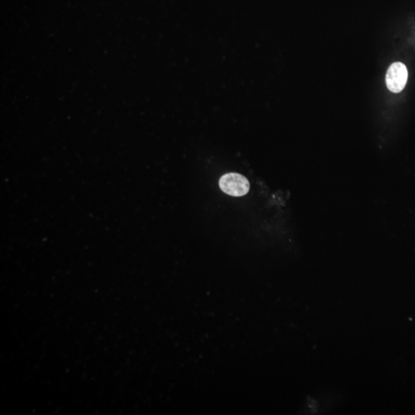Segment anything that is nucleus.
<instances>
[{
  "label": "nucleus",
  "mask_w": 415,
  "mask_h": 415,
  "mask_svg": "<svg viewBox=\"0 0 415 415\" xmlns=\"http://www.w3.org/2000/svg\"><path fill=\"white\" fill-rule=\"evenodd\" d=\"M221 189L229 195L240 197L249 192L250 184L245 176L238 173H228L220 180Z\"/></svg>",
  "instance_id": "nucleus-1"
},
{
  "label": "nucleus",
  "mask_w": 415,
  "mask_h": 415,
  "mask_svg": "<svg viewBox=\"0 0 415 415\" xmlns=\"http://www.w3.org/2000/svg\"><path fill=\"white\" fill-rule=\"evenodd\" d=\"M407 67L401 62H395L390 65L386 74V83L387 88L392 93H398L402 91L407 80Z\"/></svg>",
  "instance_id": "nucleus-2"
}]
</instances>
